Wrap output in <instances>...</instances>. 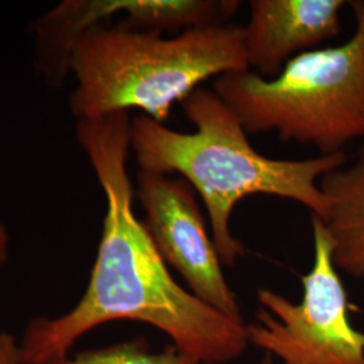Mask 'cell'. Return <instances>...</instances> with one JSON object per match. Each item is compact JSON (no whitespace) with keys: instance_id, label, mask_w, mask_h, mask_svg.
Instances as JSON below:
<instances>
[{"instance_id":"obj_1","label":"cell","mask_w":364,"mask_h":364,"mask_svg":"<svg viewBox=\"0 0 364 364\" xmlns=\"http://www.w3.org/2000/svg\"><path fill=\"white\" fill-rule=\"evenodd\" d=\"M130 130L129 112L78 120V142L107 201L102 239L82 299L63 317L30 323L19 347L22 364H55L81 335L117 320L156 326L201 364L231 363L247 348V326L178 285L136 218Z\"/></svg>"},{"instance_id":"obj_2","label":"cell","mask_w":364,"mask_h":364,"mask_svg":"<svg viewBox=\"0 0 364 364\" xmlns=\"http://www.w3.org/2000/svg\"><path fill=\"white\" fill-rule=\"evenodd\" d=\"M193 132L171 130L146 115L131 120L130 149L142 171L178 174L204 201L223 266L232 267L246 248L231 231L236 204L252 195L297 201L326 220L329 200L320 180L346 164V154L277 159L258 153L239 117L204 87L181 103Z\"/></svg>"},{"instance_id":"obj_3","label":"cell","mask_w":364,"mask_h":364,"mask_svg":"<svg viewBox=\"0 0 364 364\" xmlns=\"http://www.w3.org/2000/svg\"><path fill=\"white\" fill-rule=\"evenodd\" d=\"M69 70L77 80L69 105L78 120L139 109L165 124L204 81L248 70L245 28L219 23L166 38L99 25L77 39Z\"/></svg>"},{"instance_id":"obj_4","label":"cell","mask_w":364,"mask_h":364,"mask_svg":"<svg viewBox=\"0 0 364 364\" xmlns=\"http://www.w3.org/2000/svg\"><path fill=\"white\" fill-rule=\"evenodd\" d=\"M348 4L355 31L343 45L302 53L277 77L248 69L215 78L213 91L248 134L273 131L321 156L364 138V0Z\"/></svg>"},{"instance_id":"obj_5","label":"cell","mask_w":364,"mask_h":364,"mask_svg":"<svg viewBox=\"0 0 364 364\" xmlns=\"http://www.w3.org/2000/svg\"><path fill=\"white\" fill-rule=\"evenodd\" d=\"M314 258L301 277L299 304L259 289L257 323L246 328L247 341L282 364H364V333L350 321V304L332 259V242L323 220L312 215Z\"/></svg>"},{"instance_id":"obj_6","label":"cell","mask_w":364,"mask_h":364,"mask_svg":"<svg viewBox=\"0 0 364 364\" xmlns=\"http://www.w3.org/2000/svg\"><path fill=\"white\" fill-rule=\"evenodd\" d=\"M135 197L161 257L176 269L196 297L235 321L245 323L223 263L207 231L195 189L181 177L139 170Z\"/></svg>"},{"instance_id":"obj_7","label":"cell","mask_w":364,"mask_h":364,"mask_svg":"<svg viewBox=\"0 0 364 364\" xmlns=\"http://www.w3.org/2000/svg\"><path fill=\"white\" fill-rule=\"evenodd\" d=\"M344 0H251L245 28L248 69L277 77L287 63L338 36Z\"/></svg>"},{"instance_id":"obj_8","label":"cell","mask_w":364,"mask_h":364,"mask_svg":"<svg viewBox=\"0 0 364 364\" xmlns=\"http://www.w3.org/2000/svg\"><path fill=\"white\" fill-rule=\"evenodd\" d=\"M240 7L237 0H88L87 11L93 23L103 25L124 14L120 26L162 34L225 23Z\"/></svg>"},{"instance_id":"obj_9","label":"cell","mask_w":364,"mask_h":364,"mask_svg":"<svg viewBox=\"0 0 364 364\" xmlns=\"http://www.w3.org/2000/svg\"><path fill=\"white\" fill-rule=\"evenodd\" d=\"M329 200L326 232L338 270L364 279V156L350 168H340L320 180Z\"/></svg>"},{"instance_id":"obj_10","label":"cell","mask_w":364,"mask_h":364,"mask_svg":"<svg viewBox=\"0 0 364 364\" xmlns=\"http://www.w3.org/2000/svg\"><path fill=\"white\" fill-rule=\"evenodd\" d=\"M55 364H201L174 344L161 352H150L144 340H132L117 346L68 356Z\"/></svg>"},{"instance_id":"obj_11","label":"cell","mask_w":364,"mask_h":364,"mask_svg":"<svg viewBox=\"0 0 364 364\" xmlns=\"http://www.w3.org/2000/svg\"><path fill=\"white\" fill-rule=\"evenodd\" d=\"M0 364H22L21 350L9 333H0Z\"/></svg>"},{"instance_id":"obj_12","label":"cell","mask_w":364,"mask_h":364,"mask_svg":"<svg viewBox=\"0 0 364 364\" xmlns=\"http://www.w3.org/2000/svg\"><path fill=\"white\" fill-rule=\"evenodd\" d=\"M9 255V234L0 221V266L7 260Z\"/></svg>"},{"instance_id":"obj_13","label":"cell","mask_w":364,"mask_h":364,"mask_svg":"<svg viewBox=\"0 0 364 364\" xmlns=\"http://www.w3.org/2000/svg\"><path fill=\"white\" fill-rule=\"evenodd\" d=\"M262 364H273L272 362H270V359H264L263 362H262Z\"/></svg>"},{"instance_id":"obj_14","label":"cell","mask_w":364,"mask_h":364,"mask_svg":"<svg viewBox=\"0 0 364 364\" xmlns=\"http://www.w3.org/2000/svg\"><path fill=\"white\" fill-rule=\"evenodd\" d=\"M360 154H363V156H364V147H363V149H362V153H360Z\"/></svg>"}]
</instances>
